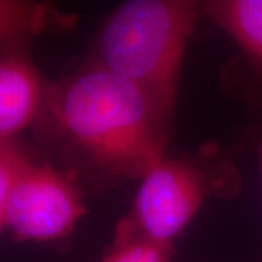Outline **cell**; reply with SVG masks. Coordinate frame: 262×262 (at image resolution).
<instances>
[{
	"label": "cell",
	"instance_id": "1",
	"mask_svg": "<svg viewBox=\"0 0 262 262\" xmlns=\"http://www.w3.org/2000/svg\"><path fill=\"white\" fill-rule=\"evenodd\" d=\"M173 114L95 63L50 84L38 127L86 168L140 178L166 155Z\"/></svg>",
	"mask_w": 262,
	"mask_h": 262
},
{
	"label": "cell",
	"instance_id": "2",
	"mask_svg": "<svg viewBox=\"0 0 262 262\" xmlns=\"http://www.w3.org/2000/svg\"><path fill=\"white\" fill-rule=\"evenodd\" d=\"M201 16V2H125L101 29L92 63L136 84L173 114L184 58Z\"/></svg>",
	"mask_w": 262,
	"mask_h": 262
},
{
	"label": "cell",
	"instance_id": "3",
	"mask_svg": "<svg viewBox=\"0 0 262 262\" xmlns=\"http://www.w3.org/2000/svg\"><path fill=\"white\" fill-rule=\"evenodd\" d=\"M84 213L75 170L29 159L10 188L5 230L20 242H56L75 230Z\"/></svg>",
	"mask_w": 262,
	"mask_h": 262
},
{
	"label": "cell",
	"instance_id": "4",
	"mask_svg": "<svg viewBox=\"0 0 262 262\" xmlns=\"http://www.w3.org/2000/svg\"><path fill=\"white\" fill-rule=\"evenodd\" d=\"M211 191L213 181L204 166L188 158L165 155L141 177L124 222L149 239L173 245Z\"/></svg>",
	"mask_w": 262,
	"mask_h": 262
},
{
	"label": "cell",
	"instance_id": "5",
	"mask_svg": "<svg viewBox=\"0 0 262 262\" xmlns=\"http://www.w3.org/2000/svg\"><path fill=\"white\" fill-rule=\"evenodd\" d=\"M50 84L22 47L0 50V141L37 125Z\"/></svg>",
	"mask_w": 262,
	"mask_h": 262
},
{
	"label": "cell",
	"instance_id": "6",
	"mask_svg": "<svg viewBox=\"0 0 262 262\" xmlns=\"http://www.w3.org/2000/svg\"><path fill=\"white\" fill-rule=\"evenodd\" d=\"M203 15L223 29L262 77V0L201 2Z\"/></svg>",
	"mask_w": 262,
	"mask_h": 262
},
{
	"label": "cell",
	"instance_id": "7",
	"mask_svg": "<svg viewBox=\"0 0 262 262\" xmlns=\"http://www.w3.org/2000/svg\"><path fill=\"white\" fill-rule=\"evenodd\" d=\"M73 18L44 3L0 0V50L22 47L34 35L70 28Z\"/></svg>",
	"mask_w": 262,
	"mask_h": 262
},
{
	"label": "cell",
	"instance_id": "8",
	"mask_svg": "<svg viewBox=\"0 0 262 262\" xmlns=\"http://www.w3.org/2000/svg\"><path fill=\"white\" fill-rule=\"evenodd\" d=\"M173 245L137 233L124 220L115 229L113 245L101 262H172Z\"/></svg>",
	"mask_w": 262,
	"mask_h": 262
},
{
	"label": "cell",
	"instance_id": "9",
	"mask_svg": "<svg viewBox=\"0 0 262 262\" xmlns=\"http://www.w3.org/2000/svg\"><path fill=\"white\" fill-rule=\"evenodd\" d=\"M29 159L15 141H0V232L5 230V210L10 188Z\"/></svg>",
	"mask_w": 262,
	"mask_h": 262
},
{
	"label": "cell",
	"instance_id": "10",
	"mask_svg": "<svg viewBox=\"0 0 262 262\" xmlns=\"http://www.w3.org/2000/svg\"><path fill=\"white\" fill-rule=\"evenodd\" d=\"M259 158H261V173H262V140H261V147H259Z\"/></svg>",
	"mask_w": 262,
	"mask_h": 262
}]
</instances>
